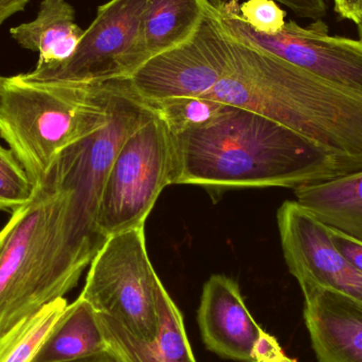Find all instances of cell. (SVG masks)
I'll list each match as a JSON object with an SVG mask.
<instances>
[{
	"label": "cell",
	"mask_w": 362,
	"mask_h": 362,
	"mask_svg": "<svg viewBox=\"0 0 362 362\" xmlns=\"http://www.w3.org/2000/svg\"><path fill=\"white\" fill-rule=\"evenodd\" d=\"M282 349L274 336L262 331L252 350V361H270L283 356Z\"/></svg>",
	"instance_id": "obj_24"
},
{
	"label": "cell",
	"mask_w": 362,
	"mask_h": 362,
	"mask_svg": "<svg viewBox=\"0 0 362 362\" xmlns=\"http://www.w3.org/2000/svg\"><path fill=\"white\" fill-rule=\"evenodd\" d=\"M357 27H358L359 36H361V40H362V18L361 21H359L358 25H357Z\"/></svg>",
	"instance_id": "obj_30"
},
{
	"label": "cell",
	"mask_w": 362,
	"mask_h": 362,
	"mask_svg": "<svg viewBox=\"0 0 362 362\" xmlns=\"http://www.w3.org/2000/svg\"><path fill=\"white\" fill-rule=\"evenodd\" d=\"M30 0H0V25L15 13L25 10Z\"/></svg>",
	"instance_id": "obj_26"
},
{
	"label": "cell",
	"mask_w": 362,
	"mask_h": 362,
	"mask_svg": "<svg viewBox=\"0 0 362 362\" xmlns=\"http://www.w3.org/2000/svg\"><path fill=\"white\" fill-rule=\"evenodd\" d=\"M158 310V333L151 341L135 339L114 319L98 314L108 346L127 362H196L182 314L163 284L159 291Z\"/></svg>",
	"instance_id": "obj_13"
},
{
	"label": "cell",
	"mask_w": 362,
	"mask_h": 362,
	"mask_svg": "<svg viewBox=\"0 0 362 362\" xmlns=\"http://www.w3.org/2000/svg\"><path fill=\"white\" fill-rule=\"evenodd\" d=\"M161 286L148 257L144 227L136 228L106 238L89 266L80 297L132 337L151 341L158 333Z\"/></svg>",
	"instance_id": "obj_5"
},
{
	"label": "cell",
	"mask_w": 362,
	"mask_h": 362,
	"mask_svg": "<svg viewBox=\"0 0 362 362\" xmlns=\"http://www.w3.org/2000/svg\"><path fill=\"white\" fill-rule=\"evenodd\" d=\"M35 187L12 150L0 146V211L13 213L27 204Z\"/></svg>",
	"instance_id": "obj_20"
},
{
	"label": "cell",
	"mask_w": 362,
	"mask_h": 362,
	"mask_svg": "<svg viewBox=\"0 0 362 362\" xmlns=\"http://www.w3.org/2000/svg\"><path fill=\"white\" fill-rule=\"evenodd\" d=\"M108 81L28 82L6 78L0 102V137L30 178L40 185L55 157L95 131L105 118Z\"/></svg>",
	"instance_id": "obj_4"
},
{
	"label": "cell",
	"mask_w": 362,
	"mask_h": 362,
	"mask_svg": "<svg viewBox=\"0 0 362 362\" xmlns=\"http://www.w3.org/2000/svg\"><path fill=\"white\" fill-rule=\"evenodd\" d=\"M72 210L69 192L40 182L0 230V338L65 298L97 255Z\"/></svg>",
	"instance_id": "obj_3"
},
{
	"label": "cell",
	"mask_w": 362,
	"mask_h": 362,
	"mask_svg": "<svg viewBox=\"0 0 362 362\" xmlns=\"http://www.w3.org/2000/svg\"><path fill=\"white\" fill-rule=\"evenodd\" d=\"M240 14L255 31L259 33H276L286 23V12L274 0H246L240 4Z\"/></svg>",
	"instance_id": "obj_21"
},
{
	"label": "cell",
	"mask_w": 362,
	"mask_h": 362,
	"mask_svg": "<svg viewBox=\"0 0 362 362\" xmlns=\"http://www.w3.org/2000/svg\"><path fill=\"white\" fill-rule=\"evenodd\" d=\"M148 0H110L100 6L74 54L61 63L18 74L28 82L99 83L129 78L144 63L142 23Z\"/></svg>",
	"instance_id": "obj_8"
},
{
	"label": "cell",
	"mask_w": 362,
	"mask_h": 362,
	"mask_svg": "<svg viewBox=\"0 0 362 362\" xmlns=\"http://www.w3.org/2000/svg\"><path fill=\"white\" fill-rule=\"evenodd\" d=\"M231 59L230 40L209 4L195 35L180 47L148 59L129 78L146 101L204 98L225 76Z\"/></svg>",
	"instance_id": "obj_9"
},
{
	"label": "cell",
	"mask_w": 362,
	"mask_h": 362,
	"mask_svg": "<svg viewBox=\"0 0 362 362\" xmlns=\"http://www.w3.org/2000/svg\"><path fill=\"white\" fill-rule=\"evenodd\" d=\"M210 0H148L141 49L146 62L189 42L208 13Z\"/></svg>",
	"instance_id": "obj_16"
},
{
	"label": "cell",
	"mask_w": 362,
	"mask_h": 362,
	"mask_svg": "<svg viewBox=\"0 0 362 362\" xmlns=\"http://www.w3.org/2000/svg\"><path fill=\"white\" fill-rule=\"evenodd\" d=\"M250 362H297L293 361V359L288 358V357L285 356V355H283V356H281L280 358L274 359V361H253Z\"/></svg>",
	"instance_id": "obj_28"
},
{
	"label": "cell",
	"mask_w": 362,
	"mask_h": 362,
	"mask_svg": "<svg viewBox=\"0 0 362 362\" xmlns=\"http://www.w3.org/2000/svg\"><path fill=\"white\" fill-rule=\"evenodd\" d=\"M299 285L319 362H362V304L318 285Z\"/></svg>",
	"instance_id": "obj_12"
},
{
	"label": "cell",
	"mask_w": 362,
	"mask_h": 362,
	"mask_svg": "<svg viewBox=\"0 0 362 362\" xmlns=\"http://www.w3.org/2000/svg\"><path fill=\"white\" fill-rule=\"evenodd\" d=\"M4 80H6V78L0 76V102H1L2 89H4Z\"/></svg>",
	"instance_id": "obj_29"
},
{
	"label": "cell",
	"mask_w": 362,
	"mask_h": 362,
	"mask_svg": "<svg viewBox=\"0 0 362 362\" xmlns=\"http://www.w3.org/2000/svg\"><path fill=\"white\" fill-rule=\"evenodd\" d=\"M108 348L99 316L82 297L68 304L46 341L31 362H70Z\"/></svg>",
	"instance_id": "obj_17"
},
{
	"label": "cell",
	"mask_w": 362,
	"mask_h": 362,
	"mask_svg": "<svg viewBox=\"0 0 362 362\" xmlns=\"http://www.w3.org/2000/svg\"><path fill=\"white\" fill-rule=\"evenodd\" d=\"M197 321L209 351L226 359L252 361L253 346L263 329L251 316L235 281L223 274L206 281Z\"/></svg>",
	"instance_id": "obj_11"
},
{
	"label": "cell",
	"mask_w": 362,
	"mask_h": 362,
	"mask_svg": "<svg viewBox=\"0 0 362 362\" xmlns=\"http://www.w3.org/2000/svg\"><path fill=\"white\" fill-rule=\"evenodd\" d=\"M283 255L299 284L318 285L362 304V272L333 244L329 227L296 200L278 211Z\"/></svg>",
	"instance_id": "obj_10"
},
{
	"label": "cell",
	"mask_w": 362,
	"mask_h": 362,
	"mask_svg": "<svg viewBox=\"0 0 362 362\" xmlns=\"http://www.w3.org/2000/svg\"><path fill=\"white\" fill-rule=\"evenodd\" d=\"M221 2L240 1V0H217ZM286 6L296 15L304 18L319 21L327 15V4L325 0H274Z\"/></svg>",
	"instance_id": "obj_22"
},
{
	"label": "cell",
	"mask_w": 362,
	"mask_h": 362,
	"mask_svg": "<svg viewBox=\"0 0 362 362\" xmlns=\"http://www.w3.org/2000/svg\"><path fill=\"white\" fill-rule=\"evenodd\" d=\"M228 40L229 67L204 98L288 127L325 148L346 174L362 170V93Z\"/></svg>",
	"instance_id": "obj_2"
},
{
	"label": "cell",
	"mask_w": 362,
	"mask_h": 362,
	"mask_svg": "<svg viewBox=\"0 0 362 362\" xmlns=\"http://www.w3.org/2000/svg\"><path fill=\"white\" fill-rule=\"evenodd\" d=\"M70 362H127L119 354L117 351L114 349L108 346L105 350L102 352L97 353V354L91 355L89 357H85V358L78 359V361H70Z\"/></svg>",
	"instance_id": "obj_27"
},
{
	"label": "cell",
	"mask_w": 362,
	"mask_h": 362,
	"mask_svg": "<svg viewBox=\"0 0 362 362\" xmlns=\"http://www.w3.org/2000/svg\"><path fill=\"white\" fill-rule=\"evenodd\" d=\"M211 11L230 40L274 55L323 80L362 93V40L329 35L325 21L303 28L287 21L281 31H255L240 14V2L210 0Z\"/></svg>",
	"instance_id": "obj_7"
},
{
	"label": "cell",
	"mask_w": 362,
	"mask_h": 362,
	"mask_svg": "<svg viewBox=\"0 0 362 362\" xmlns=\"http://www.w3.org/2000/svg\"><path fill=\"white\" fill-rule=\"evenodd\" d=\"M65 298L21 321L0 338V362H31L67 308Z\"/></svg>",
	"instance_id": "obj_18"
},
{
	"label": "cell",
	"mask_w": 362,
	"mask_h": 362,
	"mask_svg": "<svg viewBox=\"0 0 362 362\" xmlns=\"http://www.w3.org/2000/svg\"><path fill=\"white\" fill-rule=\"evenodd\" d=\"M335 11L344 19L358 25L362 18V0H334Z\"/></svg>",
	"instance_id": "obj_25"
},
{
	"label": "cell",
	"mask_w": 362,
	"mask_h": 362,
	"mask_svg": "<svg viewBox=\"0 0 362 362\" xmlns=\"http://www.w3.org/2000/svg\"><path fill=\"white\" fill-rule=\"evenodd\" d=\"M74 19L76 12L66 0H42L36 18L10 33L23 48L40 52L38 65L61 63L74 54L84 33Z\"/></svg>",
	"instance_id": "obj_15"
},
{
	"label": "cell",
	"mask_w": 362,
	"mask_h": 362,
	"mask_svg": "<svg viewBox=\"0 0 362 362\" xmlns=\"http://www.w3.org/2000/svg\"><path fill=\"white\" fill-rule=\"evenodd\" d=\"M176 185L213 195L247 187L299 189L346 172L329 152L250 110L226 106L210 124L174 135Z\"/></svg>",
	"instance_id": "obj_1"
},
{
	"label": "cell",
	"mask_w": 362,
	"mask_h": 362,
	"mask_svg": "<svg viewBox=\"0 0 362 362\" xmlns=\"http://www.w3.org/2000/svg\"><path fill=\"white\" fill-rule=\"evenodd\" d=\"M329 231L336 248L362 272V242L329 227Z\"/></svg>",
	"instance_id": "obj_23"
},
{
	"label": "cell",
	"mask_w": 362,
	"mask_h": 362,
	"mask_svg": "<svg viewBox=\"0 0 362 362\" xmlns=\"http://www.w3.org/2000/svg\"><path fill=\"white\" fill-rule=\"evenodd\" d=\"M295 195L325 226L362 242V170L299 187Z\"/></svg>",
	"instance_id": "obj_14"
},
{
	"label": "cell",
	"mask_w": 362,
	"mask_h": 362,
	"mask_svg": "<svg viewBox=\"0 0 362 362\" xmlns=\"http://www.w3.org/2000/svg\"><path fill=\"white\" fill-rule=\"evenodd\" d=\"M151 104L173 135L210 124L227 106L208 98H175Z\"/></svg>",
	"instance_id": "obj_19"
},
{
	"label": "cell",
	"mask_w": 362,
	"mask_h": 362,
	"mask_svg": "<svg viewBox=\"0 0 362 362\" xmlns=\"http://www.w3.org/2000/svg\"><path fill=\"white\" fill-rule=\"evenodd\" d=\"M176 178L174 135L157 114L125 139L110 167L99 214L104 238L144 227L161 192Z\"/></svg>",
	"instance_id": "obj_6"
}]
</instances>
